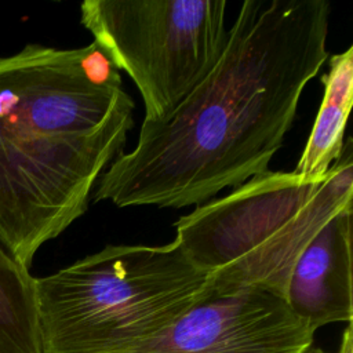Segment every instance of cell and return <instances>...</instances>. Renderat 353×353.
<instances>
[{
    "mask_svg": "<svg viewBox=\"0 0 353 353\" xmlns=\"http://www.w3.org/2000/svg\"><path fill=\"white\" fill-rule=\"evenodd\" d=\"M327 0H245L212 69L98 179L117 207L182 208L269 170L306 84L328 59Z\"/></svg>",
    "mask_w": 353,
    "mask_h": 353,
    "instance_id": "obj_1",
    "label": "cell"
},
{
    "mask_svg": "<svg viewBox=\"0 0 353 353\" xmlns=\"http://www.w3.org/2000/svg\"><path fill=\"white\" fill-rule=\"evenodd\" d=\"M134 101L97 44L0 57V244L29 269L88 207L125 145Z\"/></svg>",
    "mask_w": 353,
    "mask_h": 353,
    "instance_id": "obj_2",
    "label": "cell"
},
{
    "mask_svg": "<svg viewBox=\"0 0 353 353\" xmlns=\"http://www.w3.org/2000/svg\"><path fill=\"white\" fill-rule=\"evenodd\" d=\"M352 138L321 176L256 175L175 222L174 241L208 274L207 294L259 288L284 299L301 252L338 212L352 208Z\"/></svg>",
    "mask_w": 353,
    "mask_h": 353,
    "instance_id": "obj_3",
    "label": "cell"
},
{
    "mask_svg": "<svg viewBox=\"0 0 353 353\" xmlns=\"http://www.w3.org/2000/svg\"><path fill=\"white\" fill-rule=\"evenodd\" d=\"M207 281L175 241L106 245L34 277L41 353H112L143 342L200 302Z\"/></svg>",
    "mask_w": 353,
    "mask_h": 353,
    "instance_id": "obj_4",
    "label": "cell"
},
{
    "mask_svg": "<svg viewBox=\"0 0 353 353\" xmlns=\"http://www.w3.org/2000/svg\"><path fill=\"white\" fill-rule=\"evenodd\" d=\"M225 0H85L80 21L161 121L205 77L228 37Z\"/></svg>",
    "mask_w": 353,
    "mask_h": 353,
    "instance_id": "obj_5",
    "label": "cell"
},
{
    "mask_svg": "<svg viewBox=\"0 0 353 353\" xmlns=\"http://www.w3.org/2000/svg\"><path fill=\"white\" fill-rule=\"evenodd\" d=\"M314 331L259 288L207 294L157 335L112 353H307Z\"/></svg>",
    "mask_w": 353,
    "mask_h": 353,
    "instance_id": "obj_6",
    "label": "cell"
},
{
    "mask_svg": "<svg viewBox=\"0 0 353 353\" xmlns=\"http://www.w3.org/2000/svg\"><path fill=\"white\" fill-rule=\"evenodd\" d=\"M352 208L334 215L298 256L284 292L290 310L314 332L352 323Z\"/></svg>",
    "mask_w": 353,
    "mask_h": 353,
    "instance_id": "obj_7",
    "label": "cell"
},
{
    "mask_svg": "<svg viewBox=\"0 0 353 353\" xmlns=\"http://www.w3.org/2000/svg\"><path fill=\"white\" fill-rule=\"evenodd\" d=\"M321 81L324 97L294 170L303 176L324 175L341 156L353 103V46L330 58V69L323 74Z\"/></svg>",
    "mask_w": 353,
    "mask_h": 353,
    "instance_id": "obj_8",
    "label": "cell"
},
{
    "mask_svg": "<svg viewBox=\"0 0 353 353\" xmlns=\"http://www.w3.org/2000/svg\"><path fill=\"white\" fill-rule=\"evenodd\" d=\"M0 353H41L34 277L1 244Z\"/></svg>",
    "mask_w": 353,
    "mask_h": 353,
    "instance_id": "obj_9",
    "label": "cell"
},
{
    "mask_svg": "<svg viewBox=\"0 0 353 353\" xmlns=\"http://www.w3.org/2000/svg\"><path fill=\"white\" fill-rule=\"evenodd\" d=\"M307 353H330V352H325L323 349H310ZM332 353H353V328H352V323H349L346 325L345 331L342 332L339 346Z\"/></svg>",
    "mask_w": 353,
    "mask_h": 353,
    "instance_id": "obj_10",
    "label": "cell"
}]
</instances>
